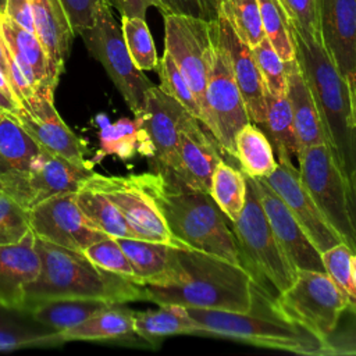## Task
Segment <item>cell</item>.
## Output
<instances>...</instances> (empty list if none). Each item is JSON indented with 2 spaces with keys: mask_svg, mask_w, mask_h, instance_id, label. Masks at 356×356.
<instances>
[{
  "mask_svg": "<svg viewBox=\"0 0 356 356\" xmlns=\"http://www.w3.org/2000/svg\"><path fill=\"white\" fill-rule=\"evenodd\" d=\"M29 231V209L0 189V245L15 243Z\"/></svg>",
  "mask_w": 356,
  "mask_h": 356,
  "instance_id": "b9f144b4",
  "label": "cell"
},
{
  "mask_svg": "<svg viewBox=\"0 0 356 356\" xmlns=\"http://www.w3.org/2000/svg\"><path fill=\"white\" fill-rule=\"evenodd\" d=\"M250 121L231 63L216 35L209 60L202 122L224 153L235 159V136Z\"/></svg>",
  "mask_w": 356,
  "mask_h": 356,
  "instance_id": "30bf717a",
  "label": "cell"
},
{
  "mask_svg": "<svg viewBox=\"0 0 356 356\" xmlns=\"http://www.w3.org/2000/svg\"><path fill=\"white\" fill-rule=\"evenodd\" d=\"M29 222L35 236L78 252L108 236L89 222L75 200V192L33 204L29 209Z\"/></svg>",
  "mask_w": 356,
  "mask_h": 356,
  "instance_id": "4fadbf2b",
  "label": "cell"
},
{
  "mask_svg": "<svg viewBox=\"0 0 356 356\" xmlns=\"http://www.w3.org/2000/svg\"><path fill=\"white\" fill-rule=\"evenodd\" d=\"M178 253L184 270L181 282L146 286V300L235 313L252 309L256 281L242 264L196 249H179Z\"/></svg>",
  "mask_w": 356,
  "mask_h": 356,
  "instance_id": "277c9868",
  "label": "cell"
},
{
  "mask_svg": "<svg viewBox=\"0 0 356 356\" xmlns=\"http://www.w3.org/2000/svg\"><path fill=\"white\" fill-rule=\"evenodd\" d=\"M50 93L33 92L19 100L17 120L33 140L44 150L63 156L75 164H89L85 160L86 142L75 135L63 121L54 107Z\"/></svg>",
  "mask_w": 356,
  "mask_h": 356,
  "instance_id": "5bb4252c",
  "label": "cell"
},
{
  "mask_svg": "<svg viewBox=\"0 0 356 356\" xmlns=\"http://www.w3.org/2000/svg\"><path fill=\"white\" fill-rule=\"evenodd\" d=\"M235 159L241 171L254 179L268 177L277 167V157L264 131L249 121L235 136Z\"/></svg>",
  "mask_w": 356,
  "mask_h": 356,
  "instance_id": "1f68e13d",
  "label": "cell"
},
{
  "mask_svg": "<svg viewBox=\"0 0 356 356\" xmlns=\"http://www.w3.org/2000/svg\"><path fill=\"white\" fill-rule=\"evenodd\" d=\"M75 35L93 25L103 0H60Z\"/></svg>",
  "mask_w": 356,
  "mask_h": 356,
  "instance_id": "c3c4849f",
  "label": "cell"
},
{
  "mask_svg": "<svg viewBox=\"0 0 356 356\" xmlns=\"http://www.w3.org/2000/svg\"><path fill=\"white\" fill-rule=\"evenodd\" d=\"M128 256L136 282L145 286H172L182 280L178 248L138 238H117Z\"/></svg>",
  "mask_w": 356,
  "mask_h": 356,
  "instance_id": "603a6c76",
  "label": "cell"
},
{
  "mask_svg": "<svg viewBox=\"0 0 356 356\" xmlns=\"http://www.w3.org/2000/svg\"><path fill=\"white\" fill-rule=\"evenodd\" d=\"M300 178L342 242L356 253V224L350 186L325 143L302 149L296 157Z\"/></svg>",
  "mask_w": 356,
  "mask_h": 356,
  "instance_id": "9c48e42d",
  "label": "cell"
},
{
  "mask_svg": "<svg viewBox=\"0 0 356 356\" xmlns=\"http://www.w3.org/2000/svg\"><path fill=\"white\" fill-rule=\"evenodd\" d=\"M353 250L343 242L324 250L321 253L324 271L332 278V281L345 292L350 305L356 306V286L352 278V259Z\"/></svg>",
  "mask_w": 356,
  "mask_h": 356,
  "instance_id": "7bdbcfd3",
  "label": "cell"
},
{
  "mask_svg": "<svg viewBox=\"0 0 356 356\" xmlns=\"http://www.w3.org/2000/svg\"><path fill=\"white\" fill-rule=\"evenodd\" d=\"M88 51L104 67L108 78L124 102L138 115L145 107V97L154 83L132 61L125 44L122 28L117 24L108 0H103L92 26L78 33Z\"/></svg>",
  "mask_w": 356,
  "mask_h": 356,
  "instance_id": "ba28073f",
  "label": "cell"
},
{
  "mask_svg": "<svg viewBox=\"0 0 356 356\" xmlns=\"http://www.w3.org/2000/svg\"><path fill=\"white\" fill-rule=\"evenodd\" d=\"M252 53L266 90L273 95H286L285 61L278 56L267 38L253 46Z\"/></svg>",
  "mask_w": 356,
  "mask_h": 356,
  "instance_id": "ab89813d",
  "label": "cell"
},
{
  "mask_svg": "<svg viewBox=\"0 0 356 356\" xmlns=\"http://www.w3.org/2000/svg\"><path fill=\"white\" fill-rule=\"evenodd\" d=\"M217 13L228 19L238 36L250 47L266 38L257 0H217Z\"/></svg>",
  "mask_w": 356,
  "mask_h": 356,
  "instance_id": "8d00e7d4",
  "label": "cell"
},
{
  "mask_svg": "<svg viewBox=\"0 0 356 356\" xmlns=\"http://www.w3.org/2000/svg\"><path fill=\"white\" fill-rule=\"evenodd\" d=\"M192 115L175 99L153 85L146 92L145 107L135 115L152 149L150 171H163L172 161L178 135L185 120Z\"/></svg>",
  "mask_w": 356,
  "mask_h": 356,
  "instance_id": "e0dca14e",
  "label": "cell"
},
{
  "mask_svg": "<svg viewBox=\"0 0 356 356\" xmlns=\"http://www.w3.org/2000/svg\"><path fill=\"white\" fill-rule=\"evenodd\" d=\"M134 312L121 305H108L78 325L58 332L68 341H111L135 335Z\"/></svg>",
  "mask_w": 356,
  "mask_h": 356,
  "instance_id": "f1b7e54d",
  "label": "cell"
},
{
  "mask_svg": "<svg viewBox=\"0 0 356 356\" xmlns=\"http://www.w3.org/2000/svg\"><path fill=\"white\" fill-rule=\"evenodd\" d=\"M295 31L305 36L320 38L317 0H284Z\"/></svg>",
  "mask_w": 356,
  "mask_h": 356,
  "instance_id": "ee69618b",
  "label": "cell"
},
{
  "mask_svg": "<svg viewBox=\"0 0 356 356\" xmlns=\"http://www.w3.org/2000/svg\"><path fill=\"white\" fill-rule=\"evenodd\" d=\"M10 50L1 36L0 32V74L3 75V78L6 79L10 90H11V67H10Z\"/></svg>",
  "mask_w": 356,
  "mask_h": 356,
  "instance_id": "f5cc1de1",
  "label": "cell"
},
{
  "mask_svg": "<svg viewBox=\"0 0 356 356\" xmlns=\"http://www.w3.org/2000/svg\"><path fill=\"white\" fill-rule=\"evenodd\" d=\"M18 110H19L18 100L15 99V96L10 90L6 79L0 74V111L17 115Z\"/></svg>",
  "mask_w": 356,
  "mask_h": 356,
  "instance_id": "816d5d0a",
  "label": "cell"
},
{
  "mask_svg": "<svg viewBox=\"0 0 356 356\" xmlns=\"http://www.w3.org/2000/svg\"><path fill=\"white\" fill-rule=\"evenodd\" d=\"M264 35L284 61L295 58L292 21L284 0H257Z\"/></svg>",
  "mask_w": 356,
  "mask_h": 356,
  "instance_id": "d590c367",
  "label": "cell"
},
{
  "mask_svg": "<svg viewBox=\"0 0 356 356\" xmlns=\"http://www.w3.org/2000/svg\"><path fill=\"white\" fill-rule=\"evenodd\" d=\"M121 17H139L145 18L149 7L157 8V0H108Z\"/></svg>",
  "mask_w": 356,
  "mask_h": 356,
  "instance_id": "f907efd6",
  "label": "cell"
},
{
  "mask_svg": "<svg viewBox=\"0 0 356 356\" xmlns=\"http://www.w3.org/2000/svg\"><path fill=\"white\" fill-rule=\"evenodd\" d=\"M6 1L7 0H0V13H3V14L6 11Z\"/></svg>",
  "mask_w": 356,
  "mask_h": 356,
  "instance_id": "9f6ffc18",
  "label": "cell"
},
{
  "mask_svg": "<svg viewBox=\"0 0 356 356\" xmlns=\"http://www.w3.org/2000/svg\"><path fill=\"white\" fill-rule=\"evenodd\" d=\"M40 146L15 115L0 111V189L31 207L29 175Z\"/></svg>",
  "mask_w": 356,
  "mask_h": 356,
  "instance_id": "ac0fdd59",
  "label": "cell"
},
{
  "mask_svg": "<svg viewBox=\"0 0 356 356\" xmlns=\"http://www.w3.org/2000/svg\"><path fill=\"white\" fill-rule=\"evenodd\" d=\"M4 14L22 28L35 33V24L29 0H7Z\"/></svg>",
  "mask_w": 356,
  "mask_h": 356,
  "instance_id": "681fc988",
  "label": "cell"
},
{
  "mask_svg": "<svg viewBox=\"0 0 356 356\" xmlns=\"http://www.w3.org/2000/svg\"><path fill=\"white\" fill-rule=\"evenodd\" d=\"M135 177L175 238L192 249L242 264L228 218L210 193L189 188L161 171L140 172Z\"/></svg>",
  "mask_w": 356,
  "mask_h": 356,
  "instance_id": "6da1fadb",
  "label": "cell"
},
{
  "mask_svg": "<svg viewBox=\"0 0 356 356\" xmlns=\"http://www.w3.org/2000/svg\"><path fill=\"white\" fill-rule=\"evenodd\" d=\"M250 178V177H249ZM268 224L284 252L298 270L324 271L321 253L289 211L282 199L263 181L250 178Z\"/></svg>",
  "mask_w": 356,
  "mask_h": 356,
  "instance_id": "ffe728a7",
  "label": "cell"
},
{
  "mask_svg": "<svg viewBox=\"0 0 356 356\" xmlns=\"http://www.w3.org/2000/svg\"><path fill=\"white\" fill-rule=\"evenodd\" d=\"M64 343L58 335V332L51 331L43 335L24 334L13 330H7L0 327V352L15 350L25 346H54Z\"/></svg>",
  "mask_w": 356,
  "mask_h": 356,
  "instance_id": "bcb514c9",
  "label": "cell"
},
{
  "mask_svg": "<svg viewBox=\"0 0 356 356\" xmlns=\"http://www.w3.org/2000/svg\"><path fill=\"white\" fill-rule=\"evenodd\" d=\"M273 299L286 318L317 337L324 348L350 305L345 292L320 270H298L292 285Z\"/></svg>",
  "mask_w": 356,
  "mask_h": 356,
  "instance_id": "52a82bcc",
  "label": "cell"
},
{
  "mask_svg": "<svg viewBox=\"0 0 356 356\" xmlns=\"http://www.w3.org/2000/svg\"><path fill=\"white\" fill-rule=\"evenodd\" d=\"M209 193L228 218V222H232L239 217L245 206L246 177L222 159L214 168Z\"/></svg>",
  "mask_w": 356,
  "mask_h": 356,
  "instance_id": "e575fe53",
  "label": "cell"
},
{
  "mask_svg": "<svg viewBox=\"0 0 356 356\" xmlns=\"http://www.w3.org/2000/svg\"><path fill=\"white\" fill-rule=\"evenodd\" d=\"M40 273L25 289L21 310L31 303L50 299H92L108 305L146 300V286L107 271L83 252L65 249L35 236Z\"/></svg>",
  "mask_w": 356,
  "mask_h": 356,
  "instance_id": "3957f363",
  "label": "cell"
},
{
  "mask_svg": "<svg viewBox=\"0 0 356 356\" xmlns=\"http://www.w3.org/2000/svg\"><path fill=\"white\" fill-rule=\"evenodd\" d=\"M261 179L282 199L320 253L342 242L306 189L293 161L277 160L275 170Z\"/></svg>",
  "mask_w": 356,
  "mask_h": 356,
  "instance_id": "9a60e30c",
  "label": "cell"
},
{
  "mask_svg": "<svg viewBox=\"0 0 356 356\" xmlns=\"http://www.w3.org/2000/svg\"><path fill=\"white\" fill-rule=\"evenodd\" d=\"M99 157L114 154L125 160L138 153L149 160L152 156L150 145L136 117L134 120L121 118L113 124H104L99 131Z\"/></svg>",
  "mask_w": 356,
  "mask_h": 356,
  "instance_id": "836d02e7",
  "label": "cell"
},
{
  "mask_svg": "<svg viewBox=\"0 0 356 356\" xmlns=\"http://www.w3.org/2000/svg\"><path fill=\"white\" fill-rule=\"evenodd\" d=\"M214 25L217 39L231 63L234 78L243 97L249 118L261 128L266 117V88L257 70L252 47L238 36L222 14L217 13Z\"/></svg>",
  "mask_w": 356,
  "mask_h": 356,
  "instance_id": "44dd1931",
  "label": "cell"
},
{
  "mask_svg": "<svg viewBox=\"0 0 356 356\" xmlns=\"http://www.w3.org/2000/svg\"><path fill=\"white\" fill-rule=\"evenodd\" d=\"M350 267H352V278H353V282H355V286H356V253L352 254Z\"/></svg>",
  "mask_w": 356,
  "mask_h": 356,
  "instance_id": "11a10c76",
  "label": "cell"
},
{
  "mask_svg": "<svg viewBox=\"0 0 356 356\" xmlns=\"http://www.w3.org/2000/svg\"><path fill=\"white\" fill-rule=\"evenodd\" d=\"M320 39L356 99V0H317Z\"/></svg>",
  "mask_w": 356,
  "mask_h": 356,
  "instance_id": "d6986e66",
  "label": "cell"
},
{
  "mask_svg": "<svg viewBox=\"0 0 356 356\" xmlns=\"http://www.w3.org/2000/svg\"><path fill=\"white\" fill-rule=\"evenodd\" d=\"M157 8L163 15H191L209 21L217 18V0H157Z\"/></svg>",
  "mask_w": 356,
  "mask_h": 356,
  "instance_id": "f6af8a7d",
  "label": "cell"
},
{
  "mask_svg": "<svg viewBox=\"0 0 356 356\" xmlns=\"http://www.w3.org/2000/svg\"><path fill=\"white\" fill-rule=\"evenodd\" d=\"M286 67V97L291 106L299 147L325 143L320 114L313 93L300 71L296 58L285 61Z\"/></svg>",
  "mask_w": 356,
  "mask_h": 356,
  "instance_id": "4316f807",
  "label": "cell"
},
{
  "mask_svg": "<svg viewBox=\"0 0 356 356\" xmlns=\"http://www.w3.org/2000/svg\"><path fill=\"white\" fill-rule=\"evenodd\" d=\"M75 200L85 217L96 229L113 238L139 239L127 218L102 192L83 185L75 192Z\"/></svg>",
  "mask_w": 356,
  "mask_h": 356,
  "instance_id": "d6a6232c",
  "label": "cell"
},
{
  "mask_svg": "<svg viewBox=\"0 0 356 356\" xmlns=\"http://www.w3.org/2000/svg\"><path fill=\"white\" fill-rule=\"evenodd\" d=\"M40 273L32 229L18 242L0 245V306L21 310L25 289Z\"/></svg>",
  "mask_w": 356,
  "mask_h": 356,
  "instance_id": "7402d4cb",
  "label": "cell"
},
{
  "mask_svg": "<svg viewBox=\"0 0 356 356\" xmlns=\"http://www.w3.org/2000/svg\"><path fill=\"white\" fill-rule=\"evenodd\" d=\"M350 193H352V202H353V210H355V224H356V170L353 171L350 179H349Z\"/></svg>",
  "mask_w": 356,
  "mask_h": 356,
  "instance_id": "db71d44e",
  "label": "cell"
},
{
  "mask_svg": "<svg viewBox=\"0 0 356 356\" xmlns=\"http://www.w3.org/2000/svg\"><path fill=\"white\" fill-rule=\"evenodd\" d=\"M345 312L350 314V323L337 327L325 343L324 356L356 355V306L349 305Z\"/></svg>",
  "mask_w": 356,
  "mask_h": 356,
  "instance_id": "7dc6e473",
  "label": "cell"
},
{
  "mask_svg": "<svg viewBox=\"0 0 356 356\" xmlns=\"http://www.w3.org/2000/svg\"><path fill=\"white\" fill-rule=\"evenodd\" d=\"M220 150L203 122L189 115L179 129L172 161L161 172L171 174L189 188L209 193L214 168L222 160Z\"/></svg>",
  "mask_w": 356,
  "mask_h": 356,
  "instance_id": "2e32d148",
  "label": "cell"
},
{
  "mask_svg": "<svg viewBox=\"0 0 356 356\" xmlns=\"http://www.w3.org/2000/svg\"><path fill=\"white\" fill-rule=\"evenodd\" d=\"M121 28L134 64L140 71L156 70L159 56L145 18L121 17Z\"/></svg>",
  "mask_w": 356,
  "mask_h": 356,
  "instance_id": "74e56055",
  "label": "cell"
},
{
  "mask_svg": "<svg viewBox=\"0 0 356 356\" xmlns=\"http://www.w3.org/2000/svg\"><path fill=\"white\" fill-rule=\"evenodd\" d=\"M83 185L102 192L127 218L139 239L193 250L172 235L154 202L140 186L135 174L103 175L93 172Z\"/></svg>",
  "mask_w": 356,
  "mask_h": 356,
  "instance_id": "8fae6325",
  "label": "cell"
},
{
  "mask_svg": "<svg viewBox=\"0 0 356 356\" xmlns=\"http://www.w3.org/2000/svg\"><path fill=\"white\" fill-rule=\"evenodd\" d=\"M83 254L99 267L136 282L134 267L117 238L106 236L88 246L83 250Z\"/></svg>",
  "mask_w": 356,
  "mask_h": 356,
  "instance_id": "60d3db41",
  "label": "cell"
},
{
  "mask_svg": "<svg viewBox=\"0 0 356 356\" xmlns=\"http://www.w3.org/2000/svg\"><path fill=\"white\" fill-rule=\"evenodd\" d=\"M164 46L193 90L200 110L207 85L209 60L214 39V19L165 14Z\"/></svg>",
  "mask_w": 356,
  "mask_h": 356,
  "instance_id": "7c38bea8",
  "label": "cell"
},
{
  "mask_svg": "<svg viewBox=\"0 0 356 356\" xmlns=\"http://www.w3.org/2000/svg\"><path fill=\"white\" fill-rule=\"evenodd\" d=\"M295 58L313 93L324 136L341 172L349 179L356 170V99L320 38L293 29Z\"/></svg>",
  "mask_w": 356,
  "mask_h": 356,
  "instance_id": "7a4b0ae2",
  "label": "cell"
},
{
  "mask_svg": "<svg viewBox=\"0 0 356 356\" xmlns=\"http://www.w3.org/2000/svg\"><path fill=\"white\" fill-rule=\"evenodd\" d=\"M245 177V206L239 217L229 222L231 229L236 241L242 266L252 274L257 284L267 291L270 288L275 289V295H278L292 285L298 268L292 264L273 234L254 186L250 178L248 175Z\"/></svg>",
  "mask_w": 356,
  "mask_h": 356,
  "instance_id": "8992f818",
  "label": "cell"
},
{
  "mask_svg": "<svg viewBox=\"0 0 356 356\" xmlns=\"http://www.w3.org/2000/svg\"><path fill=\"white\" fill-rule=\"evenodd\" d=\"M261 129L270 139L277 160L293 161L298 157L300 147L286 95L266 90V117Z\"/></svg>",
  "mask_w": 356,
  "mask_h": 356,
  "instance_id": "4dcf8cb0",
  "label": "cell"
},
{
  "mask_svg": "<svg viewBox=\"0 0 356 356\" xmlns=\"http://www.w3.org/2000/svg\"><path fill=\"white\" fill-rule=\"evenodd\" d=\"M270 291L254 282L253 306L249 312H221L186 307L200 324L203 335H216L254 346L298 355L323 356L324 343L299 324L286 318L274 305Z\"/></svg>",
  "mask_w": 356,
  "mask_h": 356,
  "instance_id": "5b68a950",
  "label": "cell"
},
{
  "mask_svg": "<svg viewBox=\"0 0 356 356\" xmlns=\"http://www.w3.org/2000/svg\"><path fill=\"white\" fill-rule=\"evenodd\" d=\"M135 335L154 342L171 335L203 334L200 324L188 309L177 303L159 305V309L134 312Z\"/></svg>",
  "mask_w": 356,
  "mask_h": 356,
  "instance_id": "83f0119b",
  "label": "cell"
},
{
  "mask_svg": "<svg viewBox=\"0 0 356 356\" xmlns=\"http://www.w3.org/2000/svg\"><path fill=\"white\" fill-rule=\"evenodd\" d=\"M106 306L108 303L92 299H50L26 305L21 312L31 314L33 320L51 331L61 332L78 325Z\"/></svg>",
  "mask_w": 356,
  "mask_h": 356,
  "instance_id": "f546056e",
  "label": "cell"
},
{
  "mask_svg": "<svg viewBox=\"0 0 356 356\" xmlns=\"http://www.w3.org/2000/svg\"><path fill=\"white\" fill-rule=\"evenodd\" d=\"M35 35L40 40L49 65V81L51 86H57L60 75L64 72L65 60L70 56L74 40L67 13L60 0H29Z\"/></svg>",
  "mask_w": 356,
  "mask_h": 356,
  "instance_id": "cb8c5ba5",
  "label": "cell"
},
{
  "mask_svg": "<svg viewBox=\"0 0 356 356\" xmlns=\"http://www.w3.org/2000/svg\"><path fill=\"white\" fill-rule=\"evenodd\" d=\"M156 71L160 78L159 88L163 92H165L168 96L175 99L181 106H184V108L189 114H192L199 121H202L200 104H199L193 90L191 89L188 81L185 79V76L177 67L175 61L167 51H164L163 57L159 58Z\"/></svg>",
  "mask_w": 356,
  "mask_h": 356,
  "instance_id": "f35d334b",
  "label": "cell"
},
{
  "mask_svg": "<svg viewBox=\"0 0 356 356\" xmlns=\"http://www.w3.org/2000/svg\"><path fill=\"white\" fill-rule=\"evenodd\" d=\"M93 172V163L75 164L40 147L29 175L31 207L47 197L76 192Z\"/></svg>",
  "mask_w": 356,
  "mask_h": 356,
  "instance_id": "d4e9b609",
  "label": "cell"
},
{
  "mask_svg": "<svg viewBox=\"0 0 356 356\" xmlns=\"http://www.w3.org/2000/svg\"><path fill=\"white\" fill-rule=\"evenodd\" d=\"M0 32L10 54L35 92L54 95L56 88L49 81L46 51L33 32L18 25L0 13Z\"/></svg>",
  "mask_w": 356,
  "mask_h": 356,
  "instance_id": "484cf974",
  "label": "cell"
}]
</instances>
